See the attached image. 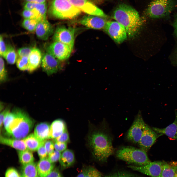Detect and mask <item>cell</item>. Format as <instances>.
<instances>
[{
    "mask_svg": "<svg viewBox=\"0 0 177 177\" xmlns=\"http://www.w3.org/2000/svg\"><path fill=\"white\" fill-rule=\"evenodd\" d=\"M36 165L37 164L34 162L22 165L20 174L21 177H40Z\"/></svg>",
    "mask_w": 177,
    "mask_h": 177,
    "instance_id": "cell-26",
    "label": "cell"
},
{
    "mask_svg": "<svg viewBox=\"0 0 177 177\" xmlns=\"http://www.w3.org/2000/svg\"><path fill=\"white\" fill-rule=\"evenodd\" d=\"M61 154V152L55 150L48 155L47 158L51 162L54 163L59 161Z\"/></svg>",
    "mask_w": 177,
    "mask_h": 177,
    "instance_id": "cell-35",
    "label": "cell"
},
{
    "mask_svg": "<svg viewBox=\"0 0 177 177\" xmlns=\"http://www.w3.org/2000/svg\"><path fill=\"white\" fill-rule=\"evenodd\" d=\"M76 177H102V175L96 168L88 166L83 168Z\"/></svg>",
    "mask_w": 177,
    "mask_h": 177,
    "instance_id": "cell-27",
    "label": "cell"
},
{
    "mask_svg": "<svg viewBox=\"0 0 177 177\" xmlns=\"http://www.w3.org/2000/svg\"><path fill=\"white\" fill-rule=\"evenodd\" d=\"M0 142L2 144L9 146L18 151L27 149L23 139L6 138L0 135Z\"/></svg>",
    "mask_w": 177,
    "mask_h": 177,
    "instance_id": "cell-23",
    "label": "cell"
},
{
    "mask_svg": "<svg viewBox=\"0 0 177 177\" xmlns=\"http://www.w3.org/2000/svg\"><path fill=\"white\" fill-rule=\"evenodd\" d=\"M24 9L33 10L38 12L42 19L46 18L47 7L45 2L43 3L26 2Z\"/></svg>",
    "mask_w": 177,
    "mask_h": 177,
    "instance_id": "cell-25",
    "label": "cell"
},
{
    "mask_svg": "<svg viewBox=\"0 0 177 177\" xmlns=\"http://www.w3.org/2000/svg\"><path fill=\"white\" fill-rule=\"evenodd\" d=\"M50 139H54L67 130L66 125L62 120L54 121L50 125Z\"/></svg>",
    "mask_w": 177,
    "mask_h": 177,
    "instance_id": "cell-20",
    "label": "cell"
},
{
    "mask_svg": "<svg viewBox=\"0 0 177 177\" xmlns=\"http://www.w3.org/2000/svg\"><path fill=\"white\" fill-rule=\"evenodd\" d=\"M44 141H45L40 146L37 150L38 155L40 159L46 158L48 155L44 146Z\"/></svg>",
    "mask_w": 177,
    "mask_h": 177,
    "instance_id": "cell-37",
    "label": "cell"
},
{
    "mask_svg": "<svg viewBox=\"0 0 177 177\" xmlns=\"http://www.w3.org/2000/svg\"><path fill=\"white\" fill-rule=\"evenodd\" d=\"M39 21L36 19H31L29 25L26 29L31 32L34 31Z\"/></svg>",
    "mask_w": 177,
    "mask_h": 177,
    "instance_id": "cell-42",
    "label": "cell"
},
{
    "mask_svg": "<svg viewBox=\"0 0 177 177\" xmlns=\"http://www.w3.org/2000/svg\"><path fill=\"white\" fill-rule=\"evenodd\" d=\"M18 156L19 161L22 165L34 162V160L32 151L28 149L18 151Z\"/></svg>",
    "mask_w": 177,
    "mask_h": 177,
    "instance_id": "cell-28",
    "label": "cell"
},
{
    "mask_svg": "<svg viewBox=\"0 0 177 177\" xmlns=\"http://www.w3.org/2000/svg\"><path fill=\"white\" fill-rule=\"evenodd\" d=\"M7 62L11 64H14L17 59V55L15 49L10 45L7 46V50L3 57Z\"/></svg>",
    "mask_w": 177,
    "mask_h": 177,
    "instance_id": "cell-30",
    "label": "cell"
},
{
    "mask_svg": "<svg viewBox=\"0 0 177 177\" xmlns=\"http://www.w3.org/2000/svg\"><path fill=\"white\" fill-rule=\"evenodd\" d=\"M75 156L73 151L66 149L61 154L59 161L61 169H66L72 166L75 162Z\"/></svg>",
    "mask_w": 177,
    "mask_h": 177,
    "instance_id": "cell-22",
    "label": "cell"
},
{
    "mask_svg": "<svg viewBox=\"0 0 177 177\" xmlns=\"http://www.w3.org/2000/svg\"><path fill=\"white\" fill-rule=\"evenodd\" d=\"M7 79V73L5 69L4 60L0 56V81L3 83Z\"/></svg>",
    "mask_w": 177,
    "mask_h": 177,
    "instance_id": "cell-34",
    "label": "cell"
},
{
    "mask_svg": "<svg viewBox=\"0 0 177 177\" xmlns=\"http://www.w3.org/2000/svg\"><path fill=\"white\" fill-rule=\"evenodd\" d=\"M28 59L29 66L28 71L31 72L37 69L41 63L42 59L41 51L37 48L32 49Z\"/></svg>",
    "mask_w": 177,
    "mask_h": 177,
    "instance_id": "cell-21",
    "label": "cell"
},
{
    "mask_svg": "<svg viewBox=\"0 0 177 177\" xmlns=\"http://www.w3.org/2000/svg\"><path fill=\"white\" fill-rule=\"evenodd\" d=\"M67 143L59 142H55L54 148L55 150L61 152L66 149Z\"/></svg>",
    "mask_w": 177,
    "mask_h": 177,
    "instance_id": "cell-41",
    "label": "cell"
},
{
    "mask_svg": "<svg viewBox=\"0 0 177 177\" xmlns=\"http://www.w3.org/2000/svg\"><path fill=\"white\" fill-rule=\"evenodd\" d=\"M44 144L48 155L54 151V143L53 141L46 140L45 141Z\"/></svg>",
    "mask_w": 177,
    "mask_h": 177,
    "instance_id": "cell-39",
    "label": "cell"
},
{
    "mask_svg": "<svg viewBox=\"0 0 177 177\" xmlns=\"http://www.w3.org/2000/svg\"><path fill=\"white\" fill-rule=\"evenodd\" d=\"M53 17L61 19H72L78 16L81 11L69 0H52L49 9Z\"/></svg>",
    "mask_w": 177,
    "mask_h": 177,
    "instance_id": "cell-4",
    "label": "cell"
},
{
    "mask_svg": "<svg viewBox=\"0 0 177 177\" xmlns=\"http://www.w3.org/2000/svg\"><path fill=\"white\" fill-rule=\"evenodd\" d=\"M174 177H177V171Z\"/></svg>",
    "mask_w": 177,
    "mask_h": 177,
    "instance_id": "cell-48",
    "label": "cell"
},
{
    "mask_svg": "<svg viewBox=\"0 0 177 177\" xmlns=\"http://www.w3.org/2000/svg\"><path fill=\"white\" fill-rule=\"evenodd\" d=\"M104 177H141L128 172L120 171L110 173Z\"/></svg>",
    "mask_w": 177,
    "mask_h": 177,
    "instance_id": "cell-33",
    "label": "cell"
},
{
    "mask_svg": "<svg viewBox=\"0 0 177 177\" xmlns=\"http://www.w3.org/2000/svg\"></svg>",
    "mask_w": 177,
    "mask_h": 177,
    "instance_id": "cell-49",
    "label": "cell"
},
{
    "mask_svg": "<svg viewBox=\"0 0 177 177\" xmlns=\"http://www.w3.org/2000/svg\"><path fill=\"white\" fill-rule=\"evenodd\" d=\"M55 142H59L67 143L69 142V137L67 131L60 136L54 139Z\"/></svg>",
    "mask_w": 177,
    "mask_h": 177,
    "instance_id": "cell-38",
    "label": "cell"
},
{
    "mask_svg": "<svg viewBox=\"0 0 177 177\" xmlns=\"http://www.w3.org/2000/svg\"><path fill=\"white\" fill-rule=\"evenodd\" d=\"M73 49L60 42L54 41L47 48V52L59 61H63L70 57Z\"/></svg>",
    "mask_w": 177,
    "mask_h": 177,
    "instance_id": "cell-11",
    "label": "cell"
},
{
    "mask_svg": "<svg viewBox=\"0 0 177 177\" xmlns=\"http://www.w3.org/2000/svg\"><path fill=\"white\" fill-rule=\"evenodd\" d=\"M23 140L27 149L31 151H37L44 141H42L40 140L34 133L30 134Z\"/></svg>",
    "mask_w": 177,
    "mask_h": 177,
    "instance_id": "cell-24",
    "label": "cell"
},
{
    "mask_svg": "<svg viewBox=\"0 0 177 177\" xmlns=\"http://www.w3.org/2000/svg\"><path fill=\"white\" fill-rule=\"evenodd\" d=\"M173 26L175 33L177 35V14L175 16L173 23Z\"/></svg>",
    "mask_w": 177,
    "mask_h": 177,
    "instance_id": "cell-46",
    "label": "cell"
},
{
    "mask_svg": "<svg viewBox=\"0 0 177 177\" xmlns=\"http://www.w3.org/2000/svg\"><path fill=\"white\" fill-rule=\"evenodd\" d=\"M107 22L102 17L90 15L84 16L79 21L86 27L95 30L104 28Z\"/></svg>",
    "mask_w": 177,
    "mask_h": 177,
    "instance_id": "cell-15",
    "label": "cell"
},
{
    "mask_svg": "<svg viewBox=\"0 0 177 177\" xmlns=\"http://www.w3.org/2000/svg\"><path fill=\"white\" fill-rule=\"evenodd\" d=\"M112 17L125 27L130 37H133L138 33L143 23L138 12L124 4H120L116 7L113 12Z\"/></svg>",
    "mask_w": 177,
    "mask_h": 177,
    "instance_id": "cell-2",
    "label": "cell"
},
{
    "mask_svg": "<svg viewBox=\"0 0 177 177\" xmlns=\"http://www.w3.org/2000/svg\"><path fill=\"white\" fill-rule=\"evenodd\" d=\"M26 2L43 3L45 2L46 0H24Z\"/></svg>",
    "mask_w": 177,
    "mask_h": 177,
    "instance_id": "cell-47",
    "label": "cell"
},
{
    "mask_svg": "<svg viewBox=\"0 0 177 177\" xmlns=\"http://www.w3.org/2000/svg\"><path fill=\"white\" fill-rule=\"evenodd\" d=\"M87 141L93 156L99 161H106L114 153V149L110 137L101 131L91 130L88 136Z\"/></svg>",
    "mask_w": 177,
    "mask_h": 177,
    "instance_id": "cell-3",
    "label": "cell"
},
{
    "mask_svg": "<svg viewBox=\"0 0 177 177\" xmlns=\"http://www.w3.org/2000/svg\"><path fill=\"white\" fill-rule=\"evenodd\" d=\"M177 171V163L164 164L161 177H174Z\"/></svg>",
    "mask_w": 177,
    "mask_h": 177,
    "instance_id": "cell-29",
    "label": "cell"
},
{
    "mask_svg": "<svg viewBox=\"0 0 177 177\" xmlns=\"http://www.w3.org/2000/svg\"><path fill=\"white\" fill-rule=\"evenodd\" d=\"M176 6L175 0H153L148 6L146 13L152 18H163L169 16Z\"/></svg>",
    "mask_w": 177,
    "mask_h": 177,
    "instance_id": "cell-6",
    "label": "cell"
},
{
    "mask_svg": "<svg viewBox=\"0 0 177 177\" xmlns=\"http://www.w3.org/2000/svg\"><path fill=\"white\" fill-rule=\"evenodd\" d=\"M32 49L28 47H22L19 49L18 53L19 56L29 57Z\"/></svg>",
    "mask_w": 177,
    "mask_h": 177,
    "instance_id": "cell-40",
    "label": "cell"
},
{
    "mask_svg": "<svg viewBox=\"0 0 177 177\" xmlns=\"http://www.w3.org/2000/svg\"><path fill=\"white\" fill-rule=\"evenodd\" d=\"M34 122L27 114L20 109L9 112L3 125L8 133L13 138L23 139L31 130Z\"/></svg>",
    "mask_w": 177,
    "mask_h": 177,
    "instance_id": "cell-1",
    "label": "cell"
},
{
    "mask_svg": "<svg viewBox=\"0 0 177 177\" xmlns=\"http://www.w3.org/2000/svg\"><path fill=\"white\" fill-rule=\"evenodd\" d=\"M116 156L119 159L135 166H143L151 162L147 152L132 146L122 147L117 151Z\"/></svg>",
    "mask_w": 177,
    "mask_h": 177,
    "instance_id": "cell-5",
    "label": "cell"
},
{
    "mask_svg": "<svg viewBox=\"0 0 177 177\" xmlns=\"http://www.w3.org/2000/svg\"><path fill=\"white\" fill-rule=\"evenodd\" d=\"M158 135L147 124L138 144L140 149L147 152L155 143Z\"/></svg>",
    "mask_w": 177,
    "mask_h": 177,
    "instance_id": "cell-13",
    "label": "cell"
},
{
    "mask_svg": "<svg viewBox=\"0 0 177 177\" xmlns=\"http://www.w3.org/2000/svg\"><path fill=\"white\" fill-rule=\"evenodd\" d=\"M50 125L47 123H41L35 126L34 134L39 139L44 141L50 139Z\"/></svg>",
    "mask_w": 177,
    "mask_h": 177,
    "instance_id": "cell-18",
    "label": "cell"
},
{
    "mask_svg": "<svg viewBox=\"0 0 177 177\" xmlns=\"http://www.w3.org/2000/svg\"><path fill=\"white\" fill-rule=\"evenodd\" d=\"M53 30L52 26L46 18L38 21L35 30L37 37L44 40H47L53 33Z\"/></svg>",
    "mask_w": 177,
    "mask_h": 177,
    "instance_id": "cell-16",
    "label": "cell"
},
{
    "mask_svg": "<svg viewBox=\"0 0 177 177\" xmlns=\"http://www.w3.org/2000/svg\"><path fill=\"white\" fill-rule=\"evenodd\" d=\"M22 15L25 19H36L39 21L42 19L39 13L33 10L24 9Z\"/></svg>",
    "mask_w": 177,
    "mask_h": 177,
    "instance_id": "cell-31",
    "label": "cell"
},
{
    "mask_svg": "<svg viewBox=\"0 0 177 177\" xmlns=\"http://www.w3.org/2000/svg\"><path fill=\"white\" fill-rule=\"evenodd\" d=\"M60 61L47 52L44 54L42 59V69L48 75H51L56 73L59 69Z\"/></svg>",
    "mask_w": 177,
    "mask_h": 177,
    "instance_id": "cell-14",
    "label": "cell"
},
{
    "mask_svg": "<svg viewBox=\"0 0 177 177\" xmlns=\"http://www.w3.org/2000/svg\"><path fill=\"white\" fill-rule=\"evenodd\" d=\"M146 125L143 119L141 112L139 110L128 131L127 136L128 139L134 143H138Z\"/></svg>",
    "mask_w": 177,
    "mask_h": 177,
    "instance_id": "cell-9",
    "label": "cell"
},
{
    "mask_svg": "<svg viewBox=\"0 0 177 177\" xmlns=\"http://www.w3.org/2000/svg\"><path fill=\"white\" fill-rule=\"evenodd\" d=\"M46 177H63L59 170L54 168L51 173Z\"/></svg>",
    "mask_w": 177,
    "mask_h": 177,
    "instance_id": "cell-45",
    "label": "cell"
},
{
    "mask_svg": "<svg viewBox=\"0 0 177 177\" xmlns=\"http://www.w3.org/2000/svg\"><path fill=\"white\" fill-rule=\"evenodd\" d=\"M5 177H21L20 174L15 168L11 167L6 171Z\"/></svg>",
    "mask_w": 177,
    "mask_h": 177,
    "instance_id": "cell-36",
    "label": "cell"
},
{
    "mask_svg": "<svg viewBox=\"0 0 177 177\" xmlns=\"http://www.w3.org/2000/svg\"><path fill=\"white\" fill-rule=\"evenodd\" d=\"M10 112V110L8 108L5 109L0 113V128L2 126L5 118L7 115Z\"/></svg>",
    "mask_w": 177,
    "mask_h": 177,
    "instance_id": "cell-44",
    "label": "cell"
},
{
    "mask_svg": "<svg viewBox=\"0 0 177 177\" xmlns=\"http://www.w3.org/2000/svg\"><path fill=\"white\" fill-rule=\"evenodd\" d=\"M165 163L161 161H155L143 166L131 165L128 167L152 177H161Z\"/></svg>",
    "mask_w": 177,
    "mask_h": 177,
    "instance_id": "cell-10",
    "label": "cell"
},
{
    "mask_svg": "<svg viewBox=\"0 0 177 177\" xmlns=\"http://www.w3.org/2000/svg\"><path fill=\"white\" fill-rule=\"evenodd\" d=\"M36 167L39 177H46L54 168V165L46 158L40 159Z\"/></svg>",
    "mask_w": 177,
    "mask_h": 177,
    "instance_id": "cell-19",
    "label": "cell"
},
{
    "mask_svg": "<svg viewBox=\"0 0 177 177\" xmlns=\"http://www.w3.org/2000/svg\"><path fill=\"white\" fill-rule=\"evenodd\" d=\"M73 5L89 15L106 18L107 15L101 9L89 0H69Z\"/></svg>",
    "mask_w": 177,
    "mask_h": 177,
    "instance_id": "cell-12",
    "label": "cell"
},
{
    "mask_svg": "<svg viewBox=\"0 0 177 177\" xmlns=\"http://www.w3.org/2000/svg\"><path fill=\"white\" fill-rule=\"evenodd\" d=\"M175 118L174 122L165 128L153 127V130L161 135L164 134L172 139H177V112H175Z\"/></svg>",
    "mask_w": 177,
    "mask_h": 177,
    "instance_id": "cell-17",
    "label": "cell"
},
{
    "mask_svg": "<svg viewBox=\"0 0 177 177\" xmlns=\"http://www.w3.org/2000/svg\"><path fill=\"white\" fill-rule=\"evenodd\" d=\"M75 30L72 27L61 26L56 29L53 36L54 41L60 42L72 49L75 40Z\"/></svg>",
    "mask_w": 177,
    "mask_h": 177,
    "instance_id": "cell-8",
    "label": "cell"
},
{
    "mask_svg": "<svg viewBox=\"0 0 177 177\" xmlns=\"http://www.w3.org/2000/svg\"><path fill=\"white\" fill-rule=\"evenodd\" d=\"M16 64L17 67L20 70H28L29 66L28 57L19 56L17 59Z\"/></svg>",
    "mask_w": 177,
    "mask_h": 177,
    "instance_id": "cell-32",
    "label": "cell"
},
{
    "mask_svg": "<svg viewBox=\"0 0 177 177\" xmlns=\"http://www.w3.org/2000/svg\"><path fill=\"white\" fill-rule=\"evenodd\" d=\"M0 56L3 57L6 51L7 47L6 46L2 36L1 35H0Z\"/></svg>",
    "mask_w": 177,
    "mask_h": 177,
    "instance_id": "cell-43",
    "label": "cell"
},
{
    "mask_svg": "<svg viewBox=\"0 0 177 177\" xmlns=\"http://www.w3.org/2000/svg\"><path fill=\"white\" fill-rule=\"evenodd\" d=\"M105 31L116 43L120 44L127 39L125 27L117 21H108L104 28Z\"/></svg>",
    "mask_w": 177,
    "mask_h": 177,
    "instance_id": "cell-7",
    "label": "cell"
}]
</instances>
